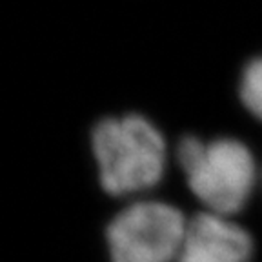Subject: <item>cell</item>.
<instances>
[{
    "mask_svg": "<svg viewBox=\"0 0 262 262\" xmlns=\"http://www.w3.org/2000/svg\"><path fill=\"white\" fill-rule=\"evenodd\" d=\"M250 233L219 213H199L186 226L175 262H248Z\"/></svg>",
    "mask_w": 262,
    "mask_h": 262,
    "instance_id": "277c9868",
    "label": "cell"
},
{
    "mask_svg": "<svg viewBox=\"0 0 262 262\" xmlns=\"http://www.w3.org/2000/svg\"><path fill=\"white\" fill-rule=\"evenodd\" d=\"M177 159L191 191L213 213L241 211L255 186V160L248 146L235 139L202 142L184 137L177 147Z\"/></svg>",
    "mask_w": 262,
    "mask_h": 262,
    "instance_id": "7a4b0ae2",
    "label": "cell"
},
{
    "mask_svg": "<svg viewBox=\"0 0 262 262\" xmlns=\"http://www.w3.org/2000/svg\"><path fill=\"white\" fill-rule=\"evenodd\" d=\"M91 146L100 184L122 196L149 189L166 168V142L160 131L140 115L104 119L93 127Z\"/></svg>",
    "mask_w": 262,
    "mask_h": 262,
    "instance_id": "6da1fadb",
    "label": "cell"
},
{
    "mask_svg": "<svg viewBox=\"0 0 262 262\" xmlns=\"http://www.w3.org/2000/svg\"><path fill=\"white\" fill-rule=\"evenodd\" d=\"M238 93L246 110L262 120V57L248 62L242 71Z\"/></svg>",
    "mask_w": 262,
    "mask_h": 262,
    "instance_id": "5b68a950",
    "label": "cell"
},
{
    "mask_svg": "<svg viewBox=\"0 0 262 262\" xmlns=\"http://www.w3.org/2000/svg\"><path fill=\"white\" fill-rule=\"evenodd\" d=\"M184 215L166 202H137L110 222L111 262H175L186 233Z\"/></svg>",
    "mask_w": 262,
    "mask_h": 262,
    "instance_id": "3957f363",
    "label": "cell"
}]
</instances>
